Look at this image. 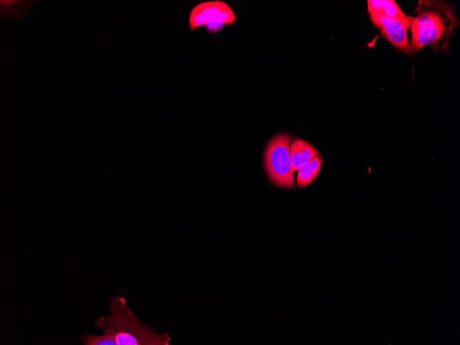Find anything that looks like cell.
I'll return each instance as SVG.
<instances>
[{"label": "cell", "mask_w": 460, "mask_h": 345, "mask_svg": "<svg viewBox=\"0 0 460 345\" xmlns=\"http://www.w3.org/2000/svg\"><path fill=\"white\" fill-rule=\"evenodd\" d=\"M414 15L409 16L410 45L414 50L430 46L447 51L459 20L452 4L445 1H419Z\"/></svg>", "instance_id": "cell-1"}, {"label": "cell", "mask_w": 460, "mask_h": 345, "mask_svg": "<svg viewBox=\"0 0 460 345\" xmlns=\"http://www.w3.org/2000/svg\"><path fill=\"white\" fill-rule=\"evenodd\" d=\"M109 308L111 313L101 315L94 324L111 335L117 345H169L170 335L167 332L156 333L154 328L138 320L128 308L125 297H112Z\"/></svg>", "instance_id": "cell-2"}, {"label": "cell", "mask_w": 460, "mask_h": 345, "mask_svg": "<svg viewBox=\"0 0 460 345\" xmlns=\"http://www.w3.org/2000/svg\"><path fill=\"white\" fill-rule=\"evenodd\" d=\"M291 138L287 134L273 136L267 143L264 154L266 174L275 185L284 188H292L295 185L291 171Z\"/></svg>", "instance_id": "cell-3"}, {"label": "cell", "mask_w": 460, "mask_h": 345, "mask_svg": "<svg viewBox=\"0 0 460 345\" xmlns=\"http://www.w3.org/2000/svg\"><path fill=\"white\" fill-rule=\"evenodd\" d=\"M236 19L232 8L220 0L207 1L194 6L189 14L191 30L206 27L211 32L218 31L224 25L232 24Z\"/></svg>", "instance_id": "cell-4"}, {"label": "cell", "mask_w": 460, "mask_h": 345, "mask_svg": "<svg viewBox=\"0 0 460 345\" xmlns=\"http://www.w3.org/2000/svg\"><path fill=\"white\" fill-rule=\"evenodd\" d=\"M373 23L379 30L383 36L398 50L412 56L415 50L408 38V28L400 22L376 14H369Z\"/></svg>", "instance_id": "cell-5"}, {"label": "cell", "mask_w": 460, "mask_h": 345, "mask_svg": "<svg viewBox=\"0 0 460 345\" xmlns=\"http://www.w3.org/2000/svg\"><path fill=\"white\" fill-rule=\"evenodd\" d=\"M368 12L369 14L395 19L408 29L409 15L406 14L393 0H373L369 3Z\"/></svg>", "instance_id": "cell-6"}, {"label": "cell", "mask_w": 460, "mask_h": 345, "mask_svg": "<svg viewBox=\"0 0 460 345\" xmlns=\"http://www.w3.org/2000/svg\"><path fill=\"white\" fill-rule=\"evenodd\" d=\"M291 171L294 174L305 163L319 155V151L309 142L296 138L290 144Z\"/></svg>", "instance_id": "cell-7"}, {"label": "cell", "mask_w": 460, "mask_h": 345, "mask_svg": "<svg viewBox=\"0 0 460 345\" xmlns=\"http://www.w3.org/2000/svg\"><path fill=\"white\" fill-rule=\"evenodd\" d=\"M322 163V158L317 155L297 170L296 184L300 187H304L311 184L318 176Z\"/></svg>", "instance_id": "cell-8"}, {"label": "cell", "mask_w": 460, "mask_h": 345, "mask_svg": "<svg viewBox=\"0 0 460 345\" xmlns=\"http://www.w3.org/2000/svg\"><path fill=\"white\" fill-rule=\"evenodd\" d=\"M32 2V1L1 0V17L22 22L24 19L23 15L28 11V7Z\"/></svg>", "instance_id": "cell-9"}, {"label": "cell", "mask_w": 460, "mask_h": 345, "mask_svg": "<svg viewBox=\"0 0 460 345\" xmlns=\"http://www.w3.org/2000/svg\"><path fill=\"white\" fill-rule=\"evenodd\" d=\"M81 339L84 345H117L114 338L107 333L95 335L85 332L81 336Z\"/></svg>", "instance_id": "cell-10"}]
</instances>
